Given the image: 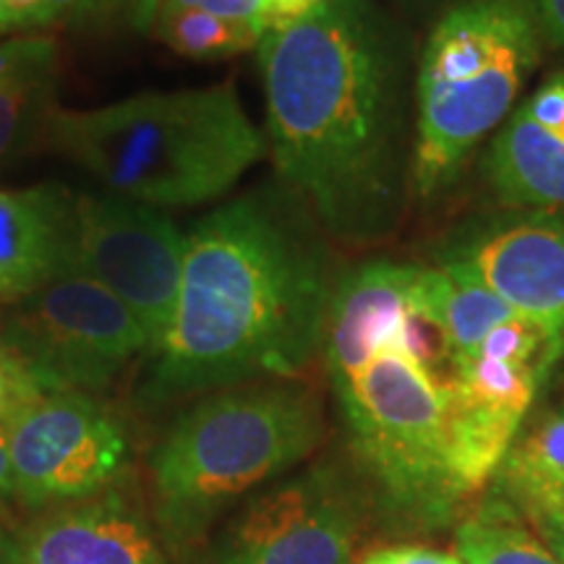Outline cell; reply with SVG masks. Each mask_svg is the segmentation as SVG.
I'll list each match as a JSON object with an SVG mask.
<instances>
[{
	"label": "cell",
	"instance_id": "obj_15",
	"mask_svg": "<svg viewBox=\"0 0 564 564\" xmlns=\"http://www.w3.org/2000/svg\"><path fill=\"white\" fill-rule=\"evenodd\" d=\"M70 192L55 183L0 192V303H17L66 272Z\"/></svg>",
	"mask_w": 564,
	"mask_h": 564
},
{
	"label": "cell",
	"instance_id": "obj_8",
	"mask_svg": "<svg viewBox=\"0 0 564 564\" xmlns=\"http://www.w3.org/2000/svg\"><path fill=\"white\" fill-rule=\"evenodd\" d=\"M562 352L564 329L514 316L447 373L449 460L465 499L497 476Z\"/></svg>",
	"mask_w": 564,
	"mask_h": 564
},
{
	"label": "cell",
	"instance_id": "obj_30",
	"mask_svg": "<svg viewBox=\"0 0 564 564\" xmlns=\"http://www.w3.org/2000/svg\"><path fill=\"white\" fill-rule=\"evenodd\" d=\"M303 13H308L303 0H272V30L274 26L288 24V21L301 19Z\"/></svg>",
	"mask_w": 564,
	"mask_h": 564
},
{
	"label": "cell",
	"instance_id": "obj_20",
	"mask_svg": "<svg viewBox=\"0 0 564 564\" xmlns=\"http://www.w3.org/2000/svg\"><path fill=\"white\" fill-rule=\"evenodd\" d=\"M158 37L183 58L225 61L257 51L267 30L249 21H232L196 9H165L152 21Z\"/></svg>",
	"mask_w": 564,
	"mask_h": 564
},
{
	"label": "cell",
	"instance_id": "obj_10",
	"mask_svg": "<svg viewBox=\"0 0 564 564\" xmlns=\"http://www.w3.org/2000/svg\"><path fill=\"white\" fill-rule=\"evenodd\" d=\"M9 444L13 497L37 510L108 491L129 463L123 421L84 392L34 398L11 419Z\"/></svg>",
	"mask_w": 564,
	"mask_h": 564
},
{
	"label": "cell",
	"instance_id": "obj_6",
	"mask_svg": "<svg viewBox=\"0 0 564 564\" xmlns=\"http://www.w3.org/2000/svg\"><path fill=\"white\" fill-rule=\"evenodd\" d=\"M541 51L533 0H463L436 21L415 63L413 202L455 186L520 102Z\"/></svg>",
	"mask_w": 564,
	"mask_h": 564
},
{
	"label": "cell",
	"instance_id": "obj_18",
	"mask_svg": "<svg viewBox=\"0 0 564 564\" xmlns=\"http://www.w3.org/2000/svg\"><path fill=\"white\" fill-rule=\"evenodd\" d=\"M58 45L40 34L0 42V160L24 137L51 100Z\"/></svg>",
	"mask_w": 564,
	"mask_h": 564
},
{
	"label": "cell",
	"instance_id": "obj_22",
	"mask_svg": "<svg viewBox=\"0 0 564 564\" xmlns=\"http://www.w3.org/2000/svg\"><path fill=\"white\" fill-rule=\"evenodd\" d=\"M154 13H158V0H87L76 19H118L133 30H150Z\"/></svg>",
	"mask_w": 564,
	"mask_h": 564
},
{
	"label": "cell",
	"instance_id": "obj_11",
	"mask_svg": "<svg viewBox=\"0 0 564 564\" xmlns=\"http://www.w3.org/2000/svg\"><path fill=\"white\" fill-rule=\"evenodd\" d=\"M366 514L361 489L319 465L246 505L217 549V564H352Z\"/></svg>",
	"mask_w": 564,
	"mask_h": 564
},
{
	"label": "cell",
	"instance_id": "obj_25",
	"mask_svg": "<svg viewBox=\"0 0 564 564\" xmlns=\"http://www.w3.org/2000/svg\"><path fill=\"white\" fill-rule=\"evenodd\" d=\"M364 564H463L455 554L434 552L426 546H398L371 554Z\"/></svg>",
	"mask_w": 564,
	"mask_h": 564
},
{
	"label": "cell",
	"instance_id": "obj_24",
	"mask_svg": "<svg viewBox=\"0 0 564 564\" xmlns=\"http://www.w3.org/2000/svg\"><path fill=\"white\" fill-rule=\"evenodd\" d=\"M42 11L45 0H0V34L40 30Z\"/></svg>",
	"mask_w": 564,
	"mask_h": 564
},
{
	"label": "cell",
	"instance_id": "obj_7",
	"mask_svg": "<svg viewBox=\"0 0 564 564\" xmlns=\"http://www.w3.org/2000/svg\"><path fill=\"white\" fill-rule=\"evenodd\" d=\"M0 345L40 394L102 392L133 358L150 352L131 308L82 274H58L11 303Z\"/></svg>",
	"mask_w": 564,
	"mask_h": 564
},
{
	"label": "cell",
	"instance_id": "obj_16",
	"mask_svg": "<svg viewBox=\"0 0 564 564\" xmlns=\"http://www.w3.org/2000/svg\"><path fill=\"white\" fill-rule=\"evenodd\" d=\"M415 301L442 337L449 371L468 361L494 327L520 316L478 280L440 264H421Z\"/></svg>",
	"mask_w": 564,
	"mask_h": 564
},
{
	"label": "cell",
	"instance_id": "obj_9",
	"mask_svg": "<svg viewBox=\"0 0 564 564\" xmlns=\"http://www.w3.org/2000/svg\"><path fill=\"white\" fill-rule=\"evenodd\" d=\"M186 232L147 204L112 194H70L66 272L100 282L137 316L150 350L171 327Z\"/></svg>",
	"mask_w": 564,
	"mask_h": 564
},
{
	"label": "cell",
	"instance_id": "obj_1",
	"mask_svg": "<svg viewBox=\"0 0 564 564\" xmlns=\"http://www.w3.org/2000/svg\"><path fill=\"white\" fill-rule=\"evenodd\" d=\"M274 171L333 241L377 243L413 202L415 63L371 0H324L257 47Z\"/></svg>",
	"mask_w": 564,
	"mask_h": 564
},
{
	"label": "cell",
	"instance_id": "obj_3",
	"mask_svg": "<svg viewBox=\"0 0 564 564\" xmlns=\"http://www.w3.org/2000/svg\"><path fill=\"white\" fill-rule=\"evenodd\" d=\"M45 129L55 150L112 196L154 209L220 199L267 152L230 82L53 110Z\"/></svg>",
	"mask_w": 564,
	"mask_h": 564
},
{
	"label": "cell",
	"instance_id": "obj_13",
	"mask_svg": "<svg viewBox=\"0 0 564 564\" xmlns=\"http://www.w3.org/2000/svg\"><path fill=\"white\" fill-rule=\"evenodd\" d=\"M0 564H171L152 525L118 491L51 507L0 533Z\"/></svg>",
	"mask_w": 564,
	"mask_h": 564
},
{
	"label": "cell",
	"instance_id": "obj_4",
	"mask_svg": "<svg viewBox=\"0 0 564 564\" xmlns=\"http://www.w3.org/2000/svg\"><path fill=\"white\" fill-rule=\"evenodd\" d=\"M444 364L442 337L415 301L413 314L369 361L333 384L379 510L405 531L447 525L465 502L449 460Z\"/></svg>",
	"mask_w": 564,
	"mask_h": 564
},
{
	"label": "cell",
	"instance_id": "obj_12",
	"mask_svg": "<svg viewBox=\"0 0 564 564\" xmlns=\"http://www.w3.org/2000/svg\"><path fill=\"white\" fill-rule=\"evenodd\" d=\"M434 264L478 280L514 314L564 329V212L468 217L436 243Z\"/></svg>",
	"mask_w": 564,
	"mask_h": 564
},
{
	"label": "cell",
	"instance_id": "obj_26",
	"mask_svg": "<svg viewBox=\"0 0 564 564\" xmlns=\"http://www.w3.org/2000/svg\"><path fill=\"white\" fill-rule=\"evenodd\" d=\"M533 11L544 45L564 51V0H533Z\"/></svg>",
	"mask_w": 564,
	"mask_h": 564
},
{
	"label": "cell",
	"instance_id": "obj_19",
	"mask_svg": "<svg viewBox=\"0 0 564 564\" xmlns=\"http://www.w3.org/2000/svg\"><path fill=\"white\" fill-rule=\"evenodd\" d=\"M455 556L463 564H562L528 528L518 507L497 491L457 528Z\"/></svg>",
	"mask_w": 564,
	"mask_h": 564
},
{
	"label": "cell",
	"instance_id": "obj_5",
	"mask_svg": "<svg viewBox=\"0 0 564 564\" xmlns=\"http://www.w3.org/2000/svg\"><path fill=\"white\" fill-rule=\"evenodd\" d=\"M322 440V403L306 384L278 379L209 394L152 449L160 528L173 544H192L225 507L288 474Z\"/></svg>",
	"mask_w": 564,
	"mask_h": 564
},
{
	"label": "cell",
	"instance_id": "obj_28",
	"mask_svg": "<svg viewBox=\"0 0 564 564\" xmlns=\"http://www.w3.org/2000/svg\"><path fill=\"white\" fill-rule=\"evenodd\" d=\"M523 518L528 520V525H541V523L564 525V491L556 494V497L549 499V502L539 505L535 510L525 512Z\"/></svg>",
	"mask_w": 564,
	"mask_h": 564
},
{
	"label": "cell",
	"instance_id": "obj_31",
	"mask_svg": "<svg viewBox=\"0 0 564 564\" xmlns=\"http://www.w3.org/2000/svg\"><path fill=\"white\" fill-rule=\"evenodd\" d=\"M533 528L539 531L541 539H544V544L556 554V560L564 564V525L541 523V525H533Z\"/></svg>",
	"mask_w": 564,
	"mask_h": 564
},
{
	"label": "cell",
	"instance_id": "obj_14",
	"mask_svg": "<svg viewBox=\"0 0 564 564\" xmlns=\"http://www.w3.org/2000/svg\"><path fill=\"white\" fill-rule=\"evenodd\" d=\"M481 171L502 207L564 212V68L514 105L486 141Z\"/></svg>",
	"mask_w": 564,
	"mask_h": 564
},
{
	"label": "cell",
	"instance_id": "obj_2",
	"mask_svg": "<svg viewBox=\"0 0 564 564\" xmlns=\"http://www.w3.org/2000/svg\"><path fill=\"white\" fill-rule=\"evenodd\" d=\"M329 241L280 181L202 217L186 232L178 301L171 327L147 352L139 403L160 408L306 369L322 352L340 280Z\"/></svg>",
	"mask_w": 564,
	"mask_h": 564
},
{
	"label": "cell",
	"instance_id": "obj_21",
	"mask_svg": "<svg viewBox=\"0 0 564 564\" xmlns=\"http://www.w3.org/2000/svg\"><path fill=\"white\" fill-rule=\"evenodd\" d=\"M165 9H196L215 13V17L249 21V24L272 30V0H158V11Z\"/></svg>",
	"mask_w": 564,
	"mask_h": 564
},
{
	"label": "cell",
	"instance_id": "obj_29",
	"mask_svg": "<svg viewBox=\"0 0 564 564\" xmlns=\"http://www.w3.org/2000/svg\"><path fill=\"white\" fill-rule=\"evenodd\" d=\"M87 0H45V11H42V26L58 24V21L76 19L84 9Z\"/></svg>",
	"mask_w": 564,
	"mask_h": 564
},
{
	"label": "cell",
	"instance_id": "obj_23",
	"mask_svg": "<svg viewBox=\"0 0 564 564\" xmlns=\"http://www.w3.org/2000/svg\"><path fill=\"white\" fill-rule=\"evenodd\" d=\"M34 398H40V392L0 345V421H11Z\"/></svg>",
	"mask_w": 564,
	"mask_h": 564
},
{
	"label": "cell",
	"instance_id": "obj_17",
	"mask_svg": "<svg viewBox=\"0 0 564 564\" xmlns=\"http://www.w3.org/2000/svg\"><path fill=\"white\" fill-rule=\"evenodd\" d=\"M494 478L520 514L564 491V394L520 429Z\"/></svg>",
	"mask_w": 564,
	"mask_h": 564
},
{
	"label": "cell",
	"instance_id": "obj_27",
	"mask_svg": "<svg viewBox=\"0 0 564 564\" xmlns=\"http://www.w3.org/2000/svg\"><path fill=\"white\" fill-rule=\"evenodd\" d=\"M11 421H0V505L13 497V468H11Z\"/></svg>",
	"mask_w": 564,
	"mask_h": 564
}]
</instances>
